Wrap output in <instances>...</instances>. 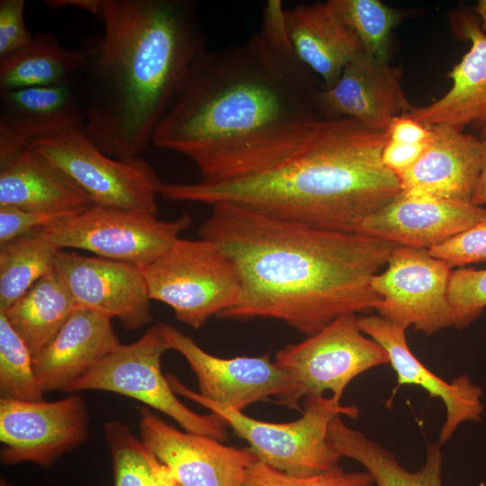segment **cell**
<instances>
[{"label": "cell", "instance_id": "obj_14", "mask_svg": "<svg viewBox=\"0 0 486 486\" xmlns=\"http://www.w3.org/2000/svg\"><path fill=\"white\" fill-rule=\"evenodd\" d=\"M140 438L170 471L177 486H240L257 460L211 436L181 431L148 407H139Z\"/></svg>", "mask_w": 486, "mask_h": 486}, {"label": "cell", "instance_id": "obj_13", "mask_svg": "<svg viewBox=\"0 0 486 486\" xmlns=\"http://www.w3.org/2000/svg\"><path fill=\"white\" fill-rule=\"evenodd\" d=\"M89 413L78 394L54 401L0 398L1 462L52 465L86 442Z\"/></svg>", "mask_w": 486, "mask_h": 486}, {"label": "cell", "instance_id": "obj_10", "mask_svg": "<svg viewBox=\"0 0 486 486\" xmlns=\"http://www.w3.org/2000/svg\"><path fill=\"white\" fill-rule=\"evenodd\" d=\"M274 362L292 378L301 398L330 391L338 400L356 376L390 364L385 349L360 330L356 314L340 316L306 339L279 349Z\"/></svg>", "mask_w": 486, "mask_h": 486}, {"label": "cell", "instance_id": "obj_31", "mask_svg": "<svg viewBox=\"0 0 486 486\" xmlns=\"http://www.w3.org/2000/svg\"><path fill=\"white\" fill-rule=\"evenodd\" d=\"M43 393L29 348L0 312V398L40 401Z\"/></svg>", "mask_w": 486, "mask_h": 486}, {"label": "cell", "instance_id": "obj_38", "mask_svg": "<svg viewBox=\"0 0 486 486\" xmlns=\"http://www.w3.org/2000/svg\"><path fill=\"white\" fill-rule=\"evenodd\" d=\"M387 133L390 140L411 144L427 142L431 135L428 127L418 123L407 113L395 116L387 129Z\"/></svg>", "mask_w": 486, "mask_h": 486}, {"label": "cell", "instance_id": "obj_15", "mask_svg": "<svg viewBox=\"0 0 486 486\" xmlns=\"http://www.w3.org/2000/svg\"><path fill=\"white\" fill-rule=\"evenodd\" d=\"M55 268L67 284L76 308L137 330L153 320L150 298L139 266L101 256L58 250Z\"/></svg>", "mask_w": 486, "mask_h": 486}, {"label": "cell", "instance_id": "obj_40", "mask_svg": "<svg viewBox=\"0 0 486 486\" xmlns=\"http://www.w3.org/2000/svg\"><path fill=\"white\" fill-rule=\"evenodd\" d=\"M482 167L472 202L479 206L486 204V132L482 139Z\"/></svg>", "mask_w": 486, "mask_h": 486}, {"label": "cell", "instance_id": "obj_27", "mask_svg": "<svg viewBox=\"0 0 486 486\" xmlns=\"http://www.w3.org/2000/svg\"><path fill=\"white\" fill-rule=\"evenodd\" d=\"M84 71L78 50L66 49L53 34L39 32L29 45L0 59V92L63 85Z\"/></svg>", "mask_w": 486, "mask_h": 486}, {"label": "cell", "instance_id": "obj_24", "mask_svg": "<svg viewBox=\"0 0 486 486\" xmlns=\"http://www.w3.org/2000/svg\"><path fill=\"white\" fill-rule=\"evenodd\" d=\"M462 33L471 47L448 73L451 88L438 100L407 113L429 127L446 125L458 130L473 125L486 132V33L470 16H463Z\"/></svg>", "mask_w": 486, "mask_h": 486}, {"label": "cell", "instance_id": "obj_3", "mask_svg": "<svg viewBox=\"0 0 486 486\" xmlns=\"http://www.w3.org/2000/svg\"><path fill=\"white\" fill-rule=\"evenodd\" d=\"M85 59L86 136L115 158L141 157L205 34L191 0H104Z\"/></svg>", "mask_w": 486, "mask_h": 486}, {"label": "cell", "instance_id": "obj_33", "mask_svg": "<svg viewBox=\"0 0 486 486\" xmlns=\"http://www.w3.org/2000/svg\"><path fill=\"white\" fill-rule=\"evenodd\" d=\"M448 299L454 314V326L464 328L471 325L486 308V269L453 271Z\"/></svg>", "mask_w": 486, "mask_h": 486}, {"label": "cell", "instance_id": "obj_8", "mask_svg": "<svg viewBox=\"0 0 486 486\" xmlns=\"http://www.w3.org/2000/svg\"><path fill=\"white\" fill-rule=\"evenodd\" d=\"M192 224L187 214L171 220L140 210L92 206L42 229L58 249H84L97 256L142 266L157 259Z\"/></svg>", "mask_w": 486, "mask_h": 486}, {"label": "cell", "instance_id": "obj_42", "mask_svg": "<svg viewBox=\"0 0 486 486\" xmlns=\"http://www.w3.org/2000/svg\"><path fill=\"white\" fill-rule=\"evenodd\" d=\"M0 486H16V485L8 482L5 481L4 479H1V481H0Z\"/></svg>", "mask_w": 486, "mask_h": 486}, {"label": "cell", "instance_id": "obj_28", "mask_svg": "<svg viewBox=\"0 0 486 486\" xmlns=\"http://www.w3.org/2000/svg\"><path fill=\"white\" fill-rule=\"evenodd\" d=\"M59 249L42 229L0 245V311H5L55 268Z\"/></svg>", "mask_w": 486, "mask_h": 486}, {"label": "cell", "instance_id": "obj_20", "mask_svg": "<svg viewBox=\"0 0 486 486\" xmlns=\"http://www.w3.org/2000/svg\"><path fill=\"white\" fill-rule=\"evenodd\" d=\"M418 160L398 175L401 193L414 197L472 202L482 167V141L446 125H432Z\"/></svg>", "mask_w": 486, "mask_h": 486}, {"label": "cell", "instance_id": "obj_32", "mask_svg": "<svg viewBox=\"0 0 486 486\" xmlns=\"http://www.w3.org/2000/svg\"><path fill=\"white\" fill-rule=\"evenodd\" d=\"M240 486H376L365 472H345L340 466L312 476H294L258 459L248 469Z\"/></svg>", "mask_w": 486, "mask_h": 486}, {"label": "cell", "instance_id": "obj_19", "mask_svg": "<svg viewBox=\"0 0 486 486\" xmlns=\"http://www.w3.org/2000/svg\"><path fill=\"white\" fill-rule=\"evenodd\" d=\"M357 325L363 333L385 349L399 385L419 386L431 397L444 402L446 414L438 444L450 440L462 423L481 420L484 411L482 390L469 376L462 374L447 382L436 375L411 352L406 328L380 315L357 316Z\"/></svg>", "mask_w": 486, "mask_h": 486}, {"label": "cell", "instance_id": "obj_2", "mask_svg": "<svg viewBox=\"0 0 486 486\" xmlns=\"http://www.w3.org/2000/svg\"><path fill=\"white\" fill-rule=\"evenodd\" d=\"M211 207L199 235L220 246L241 282L238 302L220 318L274 319L309 337L340 316L365 315L382 300L372 279L397 245L230 202Z\"/></svg>", "mask_w": 486, "mask_h": 486}, {"label": "cell", "instance_id": "obj_17", "mask_svg": "<svg viewBox=\"0 0 486 486\" xmlns=\"http://www.w3.org/2000/svg\"><path fill=\"white\" fill-rule=\"evenodd\" d=\"M316 104L323 118H351L385 131L395 116L415 107L400 86V73L364 50L345 66L333 86L320 87Z\"/></svg>", "mask_w": 486, "mask_h": 486}, {"label": "cell", "instance_id": "obj_23", "mask_svg": "<svg viewBox=\"0 0 486 486\" xmlns=\"http://www.w3.org/2000/svg\"><path fill=\"white\" fill-rule=\"evenodd\" d=\"M285 22L297 58L322 79V89L333 86L345 66L363 50L328 1L285 8Z\"/></svg>", "mask_w": 486, "mask_h": 486}, {"label": "cell", "instance_id": "obj_37", "mask_svg": "<svg viewBox=\"0 0 486 486\" xmlns=\"http://www.w3.org/2000/svg\"><path fill=\"white\" fill-rule=\"evenodd\" d=\"M428 140L424 143L411 144L393 140L387 141L382 150L383 164L397 176L410 168L420 157Z\"/></svg>", "mask_w": 486, "mask_h": 486}, {"label": "cell", "instance_id": "obj_29", "mask_svg": "<svg viewBox=\"0 0 486 486\" xmlns=\"http://www.w3.org/2000/svg\"><path fill=\"white\" fill-rule=\"evenodd\" d=\"M104 431L112 457L113 486H177L168 468L127 424L109 420Z\"/></svg>", "mask_w": 486, "mask_h": 486}, {"label": "cell", "instance_id": "obj_22", "mask_svg": "<svg viewBox=\"0 0 486 486\" xmlns=\"http://www.w3.org/2000/svg\"><path fill=\"white\" fill-rule=\"evenodd\" d=\"M93 204L64 170L28 146L0 167V206L69 216Z\"/></svg>", "mask_w": 486, "mask_h": 486}, {"label": "cell", "instance_id": "obj_11", "mask_svg": "<svg viewBox=\"0 0 486 486\" xmlns=\"http://www.w3.org/2000/svg\"><path fill=\"white\" fill-rule=\"evenodd\" d=\"M387 265L372 279V288L382 298L375 308L380 316L428 337L454 326L448 299L453 270L445 261L426 248L397 246Z\"/></svg>", "mask_w": 486, "mask_h": 486}, {"label": "cell", "instance_id": "obj_18", "mask_svg": "<svg viewBox=\"0 0 486 486\" xmlns=\"http://www.w3.org/2000/svg\"><path fill=\"white\" fill-rule=\"evenodd\" d=\"M486 218L472 202L414 197L400 193L366 217L356 233L397 246L430 249Z\"/></svg>", "mask_w": 486, "mask_h": 486}, {"label": "cell", "instance_id": "obj_39", "mask_svg": "<svg viewBox=\"0 0 486 486\" xmlns=\"http://www.w3.org/2000/svg\"><path fill=\"white\" fill-rule=\"evenodd\" d=\"M104 0H47L46 4L52 8L66 6L79 8L95 15L99 20L102 15Z\"/></svg>", "mask_w": 486, "mask_h": 486}, {"label": "cell", "instance_id": "obj_4", "mask_svg": "<svg viewBox=\"0 0 486 486\" xmlns=\"http://www.w3.org/2000/svg\"><path fill=\"white\" fill-rule=\"evenodd\" d=\"M312 75L295 54L275 49L259 32L241 44L205 50L157 125L152 144L200 169L262 134L321 118Z\"/></svg>", "mask_w": 486, "mask_h": 486}, {"label": "cell", "instance_id": "obj_9", "mask_svg": "<svg viewBox=\"0 0 486 486\" xmlns=\"http://www.w3.org/2000/svg\"><path fill=\"white\" fill-rule=\"evenodd\" d=\"M28 147L64 170L94 204L140 210L158 215L162 181L141 157L112 158L84 130H71L31 140Z\"/></svg>", "mask_w": 486, "mask_h": 486}, {"label": "cell", "instance_id": "obj_21", "mask_svg": "<svg viewBox=\"0 0 486 486\" xmlns=\"http://www.w3.org/2000/svg\"><path fill=\"white\" fill-rule=\"evenodd\" d=\"M111 320L76 308L55 338L33 357L43 392L65 391L120 344Z\"/></svg>", "mask_w": 486, "mask_h": 486}, {"label": "cell", "instance_id": "obj_12", "mask_svg": "<svg viewBox=\"0 0 486 486\" xmlns=\"http://www.w3.org/2000/svg\"><path fill=\"white\" fill-rule=\"evenodd\" d=\"M169 349L181 354L194 373L199 394L207 400L243 411L248 406L275 397V401L299 410L302 399L296 383L280 369L270 354L223 358L209 354L175 327L158 323Z\"/></svg>", "mask_w": 486, "mask_h": 486}, {"label": "cell", "instance_id": "obj_1", "mask_svg": "<svg viewBox=\"0 0 486 486\" xmlns=\"http://www.w3.org/2000/svg\"><path fill=\"white\" fill-rule=\"evenodd\" d=\"M387 131L351 118L288 125L220 155L206 182L163 183L173 202H230L314 228L356 233L359 224L401 193L382 162Z\"/></svg>", "mask_w": 486, "mask_h": 486}, {"label": "cell", "instance_id": "obj_36", "mask_svg": "<svg viewBox=\"0 0 486 486\" xmlns=\"http://www.w3.org/2000/svg\"><path fill=\"white\" fill-rule=\"evenodd\" d=\"M65 217L68 216L0 206V245L32 230L43 229Z\"/></svg>", "mask_w": 486, "mask_h": 486}, {"label": "cell", "instance_id": "obj_30", "mask_svg": "<svg viewBox=\"0 0 486 486\" xmlns=\"http://www.w3.org/2000/svg\"><path fill=\"white\" fill-rule=\"evenodd\" d=\"M329 4L358 38L363 50L388 62L390 36L398 11L379 0H328Z\"/></svg>", "mask_w": 486, "mask_h": 486}, {"label": "cell", "instance_id": "obj_5", "mask_svg": "<svg viewBox=\"0 0 486 486\" xmlns=\"http://www.w3.org/2000/svg\"><path fill=\"white\" fill-rule=\"evenodd\" d=\"M166 375L176 394L220 418L249 444L259 461L294 476H312L339 467L342 457L328 442V425L338 415L356 418L359 413L356 406H343L333 396L312 395L305 398L300 418L287 423L261 421L205 399L171 374Z\"/></svg>", "mask_w": 486, "mask_h": 486}, {"label": "cell", "instance_id": "obj_25", "mask_svg": "<svg viewBox=\"0 0 486 486\" xmlns=\"http://www.w3.org/2000/svg\"><path fill=\"white\" fill-rule=\"evenodd\" d=\"M327 437L341 457L363 465L376 486H443V456L438 443L428 444L423 465L417 472H410L381 444L347 427L340 415L330 421Z\"/></svg>", "mask_w": 486, "mask_h": 486}, {"label": "cell", "instance_id": "obj_26", "mask_svg": "<svg viewBox=\"0 0 486 486\" xmlns=\"http://www.w3.org/2000/svg\"><path fill=\"white\" fill-rule=\"evenodd\" d=\"M76 308L67 284L54 268L9 309L0 312L33 358L55 338Z\"/></svg>", "mask_w": 486, "mask_h": 486}, {"label": "cell", "instance_id": "obj_6", "mask_svg": "<svg viewBox=\"0 0 486 486\" xmlns=\"http://www.w3.org/2000/svg\"><path fill=\"white\" fill-rule=\"evenodd\" d=\"M139 267L150 300L168 305L178 320L195 329L240 295L236 264L218 243L203 238H177L157 259Z\"/></svg>", "mask_w": 486, "mask_h": 486}, {"label": "cell", "instance_id": "obj_34", "mask_svg": "<svg viewBox=\"0 0 486 486\" xmlns=\"http://www.w3.org/2000/svg\"><path fill=\"white\" fill-rule=\"evenodd\" d=\"M428 251L451 268L486 261V218Z\"/></svg>", "mask_w": 486, "mask_h": 486}, {"label": "cell", "instance_id": "obj_7", "mask_svg": "<svg viewBox=\"0 0 486 486\" xmlns=\"http://www.w3.org/2000/svg\"><path fill=\"white\" fill-rule=\"evenodd\" d=\"M168 350L158 324L153 325L137 341L120 343L64 392L95 390L130 397L167 415L184 431L225 441L228 432L220 418L198 414L177 399L161 370Z\"/></svg>", "mask_w": 486, "mask_h": 486}, {"label": "cell", "instance_id": "obj_16", "mask_svg": "<svg viewBox=\"0 0 486 486\" xmlns=\"http://www.w3.org/2000/svg\"><path fill=\"white\" fill-rule=\"evenodd\" d=\"M84 76L67 84L0 92V167L34 139L84 130Z\"/></svg>", "mask_w": 486, "mask_h": 486}, {"label": "cell", "instance_id": "obj_35", "mask_svg": "<svg viewBox=\"0 0 486 486\" xmlns=\"http://www.w3.org/2000/svg\"><path fill=\"white\" fill-rule=\"evenodd\" d=\"M25 0H0V59L29 45L33 35L24 22Z\"/></svg>", "mask_w": 486, "mask_h": 486}, {"label": "cell", "instance_id": "obj_41", "mask_svg": "<svg viewBox=\"0 0 486 486\" xmlns=\"http://www.w3.org/2000/svg\"><path fill=\"white\" fill-rule=\"evenodd\" d=\"M475 12L481 18V28L485 32H486V0H480L476 6Z\"/></svg>", "mask_w": 486, "mask_h": 486}]
</instances>
